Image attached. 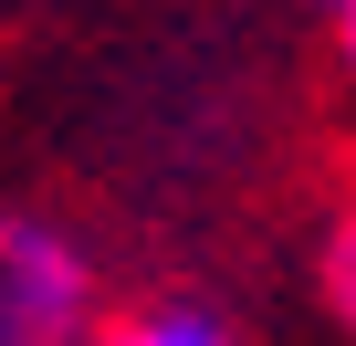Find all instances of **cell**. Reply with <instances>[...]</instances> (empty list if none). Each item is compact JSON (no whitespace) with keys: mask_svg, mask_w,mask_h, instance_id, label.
Returning a JSON list of instances; mask_svg holds the SVG:
<instances>
[{"mask_svg":"<svg viewBox=\"0 0 356 346\" xmlns=\"http://www.w3.org/2000/svg\"><path fill=\"white\" fill-rule=\"evenodd\" d=\"M346 42H356V0H346Z\"/></svg>","mask_w":356,"mask_h":346,"instance_id":"277c9868","label":"cell"},{"mask_svg":"<svg viewBox=\"0 0 356 346\" xmlns=\"http://www.w3.org/2000/svg\"><path fill=\"white\" fill-rule=\"evenodd\" d=\"M84 315V262L53 231H11L0 242V346H53Z\"/></svg>","mask_w":356,"mask_h":346,"instance_id":"6da1fadb","label":"cell"},{"mask_svg":"<svg viewBox=\"0 0 356 346\" xmlns=\"http://www.w3.org/2000/svg\"><path fill=\"white\" fill-rule=\"evenodd\" d=\"M126 346H220V325H200V315H157V325L126 336Z\"/></svg>","mask_w":356,"mask_h":346,"instance_id":"3957f363","label":"cell"},{"mask_svg":"<svg viewBox=\"0 0 356 346\" xmlns=\"http://www.w3.org/2000/svg\"><path fill=\"white\" fill-rule=\"evenodd\" d=\"M325 294H335V315L356 325V221L335 231V252H325Z\"/></svg>","mask_w":356,"mask_h":346,"instance_id":"7a4b0ae2","label":"cell"}]
</instances>
